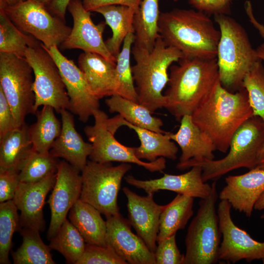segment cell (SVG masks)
<instances>
[{"instance_id": "obj_1", "label": "cell", "mask_w": 264, "mask_h": 264, "mask_svg": "<svg viewBox=\"0 0 264 264\" xmlns=\"http://www.w3.org/2000/svg\"><path fill=\"white\" fill-rule=\"evenodd\" d=\"M191 116L194 123L211 139L216 150L226 153L233 135L253 113L243 87L232 92L219 80Z\"/></svg>"}, {"instance_id": "obj_2", "label": "cell", "mask_w": 264, "mask_h": 264, "mask_svg": "<svg viewBox=\"0 0 264 264\" xmlns=\"http://www.w3.org/2000/svg\"><path fill=\"white\" fill-rule=\"evenodd\" d=\"M164 108L176 120L191 115L219 80L217 58H182L170 67Z\"/></svg>"}, {"instance_id": "obj_3", "label": "cell", "mask_w": 264, "mask_h": 264, "mask_svg": "<svg viewBox=\"0 0 264 264\" xmlns=\"http://www.w3.org/2000/svg\"><path fill=\"white\" fill-rule=\"evenodd\" d=\"M158 26L161 38L183 58H217L220 31L203 12L175 8L160 12Z\"/></svg>"}, {"instance_id": "obj_4", "label": "cell", "mask_w": 264, "mask_h": 264, "mask_svg": "<svg viewBox=\"0 0 264 264\" xmlns=\"http://www.w3.org/2000/svg\"><path fill=\"white\" fill-rule=\"evenodd\" d=\"M132 54L135 62L132 69L138 102L153 113L164 108L162 91L169 82L168 69L183 56L168 45L160 36L151 50L133 44Z\"/></svg>"}, {"instance_id": "obj_5", "label": "cell", "mask_w": 264, "mask_h": 264, "mask_svg": "<svg viewBox=\"0 0 264 264\" xmlns=\"http://www.w3.org/2000/svg\"><path fill=\"white\" fill-rule=\"evenodd\" d=\"M220 33L217 62L222 86L234 92L242 88L243 79L258 60L247 34L235 19L228 15H214Z\"/></svg>"}, {"instance_id": "obj_6", "label": "cell", "mask_w": 264, "mask_h": 264, "mask_svg": "<svg viewBox=\"0 0 264 264\" xmlns=\"http://www.w3.org/2000/svg\"><path fill=\"white\" fill-rule=\"evenodd\" d=\"M264 142V122L258 116L246 120L233 135L227 155L218 160L195 161L184 165L182 170L199 166L205 182L216 181L222 176L241 168L249 169L256 166L259 150Z\"/></svg>"}, {"instance_id": "obj_7", "label": "cell", "mask_w": 264, "mask_h": 264, "mask_svg": "<svg viewBox=\"0 0 264 264\" xmlns=\"http://www.w3.org/2000/svg\"><path fill=\"white\" fill-rule=\"evenodd\" d=\"M218 198L214 181L209 195L200 199L197 214L189 225L183 264H214L219 261L221 234L216 207Z\"/></svg>"}, {"instance_id": "obj_8", "label": "cell", "mask_w": 264, "mask_h": 264, "mask_svg": "<svg viewBox=\"0 0 264 264\" xmlns=\"http://www.w3.org/2000/svg\"><path fill=\"white\" fill-rule=\"evenodd\" d=\"M93 116L94 124L86 126L84 130L92 145L89 156L90 160L101 163H133L151 172H162L166 168L164 157H159L153 162L143 161L136 157L135 147L126 146L116 140L114 134L121 127L119 114L109 118L104 111L98 109L94 111Z\"/></svg>"}, {"instance_id": "obj_9", "label": "cell", "mask_w": 264, "mask_h": 264, "mask_svg": "<svg viewBox=\"0 0 264 264\" xmlns=\"http://www.w3.org/2000/svg\"><path fill=\"white\" fill-rule=\"evenodd\" d=\"M132 167L121 163H101L88 160L81 171L82 184L80 198L97 209L106 217L120 214L118 194L122 179Z\"/></svg>"}, {"instance_id": "obj_10", "label": "cell", "mask_w": 264, "mask_h": 264, "mask_svg": "<svg viewBox=\"0 0 264 264\" xmlns=\"http://www.w3.org/2000/svg\"><path fill=\"white\" fill-rule=\"evenodd\" d=\"M32 68L25 57L0 52V88L12 110L16 127L35 114Z\"/></svg>"}, {"instance_id": "obj_11", "label": "cell", "mask_w": 264, "mask_h": 264, "mask_svg": "<svg viewBox=\"0 0 264 264\" xmlns=\"http://www.w3.org/2000/svg\"><path fill=\"white\" fill-rule=\"evenodd\" d=\"M25 58L34 74V112L41 106H49L60 113L70 110V100L59 69L42 43L28 46Z\"/></svg>"}, {"instance_id": "obj_12", "label": "cell", "mask_w": 264, "mask_h": 264, "mask_svg": "<svg viewBox=\"0 0 264 264\" xmlns=\"http://www.w3.org/2000/svg\"><path fill=\"white\" fill-rule=\"evenodd\" d=\"M0 8L19 28L42 42L47 48L58 47L71 31L65 21L35 0H27L13 6L0 0Z\"/></svg>"}, {"instance_id": "obj_13", "label": "cell", "mask_w": 264, "mask_h": 264, "mask_svg": "<svg viewBox=\"0 0 264 264\" xmlns=\"http://www.w3.org/2000/svg\"><path fill=\"white\" fill-rule=\"evenodd\" d=\"M231 208L224 200H220L218 207L219 227L222 236L219 260L232 264L242 260L247 262L262 260L264 262V242L255 240L234 223L231 216Z\"/></svg>"}, {"instance_id": "obj_14", "label": "cell", "mask_w": 264, "mask_h": 264, "mask_svg": "<svg viewBox=\"0 0 264 264\" xmlns=\"http://www.w3.org/2000/svg\"><path fill=\"white\" fill-rule=\"evenodd\" d=\"M45 48L59 69L70 100L69 111L87 122L99 109V99L92 94L84 74L72 60L63 55L57 46Z\"/></svg>"}, {"instance_id": "obj_15", "label": "cell", "mask_w": 264, "mask_h": 264, "mask_svg": "<svg viewBox=\"0 0 264 264\" xmlns=\"http://www.w3.org/2000/svg\"><path fill=\"white\" fill-rule=\"evenodd\" d=\"M80 172L65 160L58 162L56 181L48 200L51 210L49 240L55 235L69 210L80 198L82 184Z\"/></svg>"}, {"instance_id": "obj_16", "label": "cell", "mask_w": 264, "mask_h": 264, "mask_svg": "<svg viewBox=\"0 0 264 264\" xmlns=\"http://www.w3.org/2000/svg\"><path fill=\"white\" fill-rule=\"evenodd\" d=\"M67 9L72 17L73 25L70 34L61 44L62 48L96 53L116 63L117 59L109 51L103 39L106 22L95 24L91 18L90 11L84 8L81 0H71Z\"/></svg>"}, {"instance_id": "obj_17", "label": "cell", "mask_w": 264, "mask_h": 264, "mask_svg": "<svg viewBox=\"0 0 264 264\" xmlns=\"http://www.w3.org/2000/svg\"><path fill=\"white\" fill-rule=\"evenodd\" d=\"M106 242L130 264H156L154 252L131 230L128 220L119 214L106 217Z\"/></svg>"}, {"instance_id": "obj_18", "label": "cell", "mask_w": 264, "mask_h": 264, "mask_svg": "<svg viewBox=\"0 0 264 264\" xmlns=\"http://www.w3.org/2000/svg\"><path fill=\"white\" fill-rule=\"evenodd\" d=\"M56 172L34 183L20 182L13 200L20 211V229L27 228L44 231L45 221L43 209L48 193L56 181Z\"/></svg>"}, {"instance_id": "obj_19", "label": "cell", "mask_w": 264, "mask_h": 264, "mask_svg": "<svg viewBox=\"0 0 264 264\" xmlns=\"http://www.w3.org/2000/svg\"><path fill=\"white\" fill-rule=\"evenodd\" d=\"M127 200L128 220L149 249L156 248L160 216L164 205L154 200V194L140 196L127 187L123 188Z\"/></svg>"}, {"instance_id": "obj_20", "label": "cell", "mask_w": 264, "mask_h": 264, "mask_svg": "<svg viewBox=\"0 0 264 264\" xmlns=\"http://www.w3.org/2000/svg\"><path fill=\"white\" fill-rule=\"evenodd\" d=\"M191 168L183 174H164L163 176L155 179L141 180L132 175H127L124 178L129 185L144 190L147 194L169 190L194 198H205L211 192V185L204 182L200 166H194Z\"/></svg>"}, {"instance_id": "obj_21", "label": "cell", "mask_w": 264, "mask_h": 264, "mask_svg": "<svg viewBox=\"0 0 264 264\" xmlns=\"http://www.w3.org/2000/svg\"><path fill=\"white\" fill-rule=\"evenodd\" d=\"M225 182L219 198L227 201L233 209L246 217H251L255 203L264 192V169L254 168L244 174L228 176Z\"/></svg>"}, {"instance_id": "obj_22", "label": "cell", "mask_w": 264, "mask_h": 264, "mask_svg": "<svg viewBox=\"0 0 264 264\" xmlns=\"http://www.w3.org/2000/svg\"><path fill=\"white\" fill-rule=\"evenodd\" d=\"M170 138L179 146L181 154L176 168L181 170L186 164L195 161L213 160L215 146L209 136L193 122L192 116L186 115L180 120L176 132Z\"/></svg>"}, {"instance_id": "obj_23", "label": "cell", "mask_w": 264, "mask_h": 264, "mask_svg": "<svg viewBox=\"0 0 264 264\" xmlns=\"http://www.w3.org/2000/svg\"><path fill=\"white\" fill-rule=\"evenodd\" d=\"M60 114L61 132L49 153L54 158H63L81 172L87 164L92 145L85 141L76 130L74 118L69 110H63Z\"/></svg>"}, {"instance_id": "obj_24", "label": "cell", "mask_w": 264, "mask_h": 264, "mask_svg": "<svg viewBox=\"0 0 264 264\" xmlns=\"http://www.w3.org/2000/svg\"><path fill=\"white\" fill-rule=\"evenodd\" d=\"M78 67L97 98L100 99L116 94L118 82L116 63L99 54L84 52L79 57Z\"/></svg>"}, {"instance_id": "obj_25", "label": "cell", "mask_w": 264, "mask_h": 264, "mask_svg": "<svg viewBox=\"0 0 264 264\" xmlns=\"http://www.w3.org/2000/svg\"><path fill=\"white\" fill-rule=\"evenodd\" d=\"M121 126H126L133 130L140 141V145L135 147V154L140 159L153 162L163 157L172 160L177 158L178 147L170 138L171 132L160 133L134 126L122 116Z\"/></svg>"}, {"instance_id": "obj_26", "label": "cell", "mask_w": 264, "mask_h": 264, "mask_svg": "<svg viewBox=\"0 0 264 264\" xmlns=\"http://www.w3.org/2000/svg\"><path fill=\"white\" fill-rule=\"evenodd\" d=\"M68 218L87 244L107 246L106 220L95 207L79 199L69 210Z\"/></svg>"}, {"instance_id": "obj_27", "label": "cell", "mask_w": 264, "mask_h": 264, "mask_svg": "<svg viewBox=\"0 0 264 264\" xmlns=\"http://www.w3.org/2000/svg\"><path fill=\"white\" fill-rule=\"evenodd\" d=\"M25 123L0 137V171L20 172L33 151Z\"/></svg>"}, {"instance_id": "obj_28", "label": "cell", "mask_w": 264, "mask_h": 264, "mask_svg": "<svg viewBox=\"0 0 264 264\" xmlns=\"http://www.w3.org/2000/svg\"><path fill=\"white\" fill-rule=\"evenodd\" d=\"M93 11L102 15L111 29V37L105 43L110 53L117 59L125 38L130 32L134 33L133 18L136 10L125 5H110Z\"/></svg>"}, {"instance_id": "obj_29", "label": "cell", "mask_w": 264, "mask_h": 264, "mask_svg": "<svg viewBox=\"0 0 264 264\" xmlns=\"http://www.w3.org/2000/svg\"><path fill=\"white\" fill-rule=\"evenodd\" d=\"M159 0H142L133 18V44L151 50L160 36Z\"/></svg>"}, {"instance_id": "obj_30", "label": "cell", "mask_w": 264, "mask_h": 264, "mask_svg": "<svg viewBox=\"0 0 264 264\" xmlns=\"http://www.w3.org/2000/svg\"><path fill=\"white\" fill-rule=\"evenodd\" d=\"M110 113L116 112L129 123L155 132L165 133L161 129L162 120L154 116L152 112L138 102L114 94L106 100Z\"/></svg>"}, {"instance_id": "obj_31", "label": "cell", "mask_w": 264, "mask_h": 264, "mask_svg": "<svg viewBox=\"0 0 264 264\" xmlns=\"http://www.w3.org/2000/svg\"><path fill=\"white\" fill-rule=\"evenodd\" d=\"M194 198L177 194L168 204L165 205L160 216L157 242L184 229L194 214Z\"/></svg>"}, {"instance_id": "obj_32", "label": "cell", "mask_w": 264, "mask_h": 264, "mask_svg": "<svg viewBox=\"0 0 264 264\" xmlns=\"http://www.w3.org/2000/svg\"><path fill=\"white\" fill-rule=\"evenodd\" d=\"M55 110L51 106H44L37 111L36 122L28 128L33 149L42 154L49 153L52 145L59 136L62 123L56 117Z\"/></svg>"}, {"instance_id": "obj_33", "label": "cell", "mask_w": 264, "mask_h": 264, "mask_svg": "<svg viewBox=\"0 0 264 264\" xmlns=\"http://www.w3.org/2000/svg\"><path fill=\"white\" fill-rule=\"evenodd\" d=\"M21 245L12 252L14 264H54L50 253L51 248L41 239L38 230L21 228Z\"/></svg>"}, {"instance_id": "obj_34", "label": "cell", "mask_w": 264, "mask_h": 264, "mask_svg": "<svg viewBox=\"0 0 264 264\" xmlns=\"http://www.w3.org/2000/svg\"><path fill=\"white\" fill-rule=\"evenodd\" d=\"M49 240L50 248L60 252L69 264H76L86 246L82 236L67 219L55 235Z\"/></svg>"}, {"instance_id": "obj_35", "label": "cell", "mask_w": 264, "mask_h": 264, "mask_svg": "<svg viewBox=\"0 0 264 264\" xmlns=\"http://www.w3.org/2000/svg\"><path fill=\"white\" fill-rule=\"evenodd\" d=\"M39 43L32 35L22 33L0 8V52L25 57L27 48Z\"/></svg>"}, {"instance_id": "obj_36", "label": "cell", "mask_w": 264, "mask_h": 264, "mask_svg": "<svg viewBox=\"0 0 264 264\" xmlns=\"http://www.w3.org/2000/svg\"><path fill=\"white\" fill-rule=\"evenodd\" d=\"M134 42V34L130 32L125 38L121 51L117 57L116 68L118 88L116 94L138 102V95L130 64L132 48Z\"/></svg>"}, {"instance_id": "obj_37", "label": "cell", "mask_w": 264, "mask_h": 264, "mask_svg": "<svg viewBox=\"0 0 264 264\" xmlns=\"http://www.w3.org/2000/svg\"><path fill=\"white\" fill-rule=\"evenodd\" d=\"M13 200L0 203V264H9L14 233L20 229V216Z\"/></svg>"}, {"instance_id": "obj_38", "label": "cell", "mask_w": 264, "mask_h": 264, "mask_svg": "<svg viewBox=\"0 0 264 264\" xmlns=\"http://www.w3.org/2000/svg\"><path fill=\"white\" fill-rule=\"evenodd\" d=\"M247 91L253 115L264 122V66L257 61L245 75L242 83Z\"/></svg>"}, {"instance_id": "obj_39", "label": "cell", "mask_w": 264, "mask_h": 264, "mask_svg": "<svg viewBox=\"0 0 264 264\" xmlns=\"http://www.w3.org/2000/svg\"><path fill=\"white\" fill-rule=\"evenodd\" d=\"M58 162L50 153L42 154L33 150L19 173L21 182L34 183L40 181L56 172Z\"/></svg>"}, {"instance_id": "obj_40", "label": "cell", "mask_w": 264, "mask_h": 264, "mask_svg": "<svg viewBox=\"0 0 264 264\" xmlns=\"http://www.w3.org/2000/svg\"><path fill=\"white\" fill-rule=\"evenodd\" d=\"M108 246L86 243L85 250L76 264H127Z\"/></svg>"}, {"instance_id": "obj_41", "label": "cell", "mask_w": 264, "mask_h": 264, "mask_svg": "<svg viewBox=\"0 0 264 264\" xmlns=\"http://www.w3.org/2000/svg\"><path fill=\"white\" fill-rule=\"evenodd\" d=\"M176 234L157 242L154 252L156 264H183L184 255L178 249Z\"/></svg>"}, {"instance_id": "obj_42", "label": "cell", "mask_w": 264, "mask_h": 264, "mask_svg": "<svg viewBox=\"0 0 264 264\" xmlns=\"http://www.w3.org/2000/svg\"><path fill=\"white\" fill-rule=\"evenodd\" d=\"M20 182L19 172L0 171V203L13 199Z\"/></svg>"}, {"instance_id": "obj_43", "label": "cell", "mask_w": 264, "mask_h": 264, "mask_svg": "<svg viewBox=\"0 0 264 264\" xmlns=\"http://www.w3.org/2000/svg\"><path fill=\"white\" fill-rule=\"evenodd\" d=\"M233 0H188L189 4L197 10L207 15L225 14L230 13Z\"/></svg>"}, {"instance_id": "obj_44", "label": "cell", "mask_w": 264, "mask_h": 264, "mask_svg": "<svg viewBox=\"0 0 264 264\" xmlns=\"http://www.w3.org/2000/svg\"><path fill=\"white\" fill-rule=\"evenodd\" d=\"M16 127L11 108L0 88V137Z\"/></svg>"}, {"instance_id": "obj_45", "label": "cell", "mask_w": 264, "mask_h": 264, "mask_svg": "<svg viewBox=\"0 0 264 264\" xmlns=\"http://www.w3.org/2000/svg\"><path fill=\"white\" fill-rule=\"evenodd\" d=\"M142 0H83L84 8L88 11H93L95 9L107 5H121L133 8L137 10Z\"/></svg>"}, {"instance_id": "obj_46", "label": "cell", "mask_w": 264, "mask_h": 264, "mask_svg": "<svg viewBox=\"0 0 264 264\" xmlns=\"http://www.w3.org/2000/svg\"><path fill=\"white\" fill-rule=\"evenodd\" d=\"M70 0H53L48 9L52 14L66 21V12Z\"/></svg>"}, {"instance_id": "obj_47", "label": "cell", "mask_w": 264, "mask_h": 264, "mask_svg": "<svg viewBox=\"0 0 264 264\" xmlns=\"http://www.w3.org/2000/svg\"><path fill=\"white\" fill-rule=\"evenodd\" d=\"M246 13L250 22L258 30L259 34L264 38V25L259 22L255 18L253 11L252 4L250 1H247L244 4Z\"/></svg>"}, {"instance_id": "obj_48", "label": "cell", "mask_w": 264, "mask_h": 264, "mask_svg": "<svg viewBox=\"0 0 264 264\" xmlns=\"http://www.w3.org/2000/svg\"><path fill=\"white\" fill-rule=\"evenodd\" d=\"M255 168L264 169V142L258 153Z\"/></svg>"}, {"instance_id": "obj_49", "label": "cell", "mask_w": 264, "mask_h": 264, "mask_svg": "<svg viewBox=\"0 0 264 264\" xmlns=\"http://www.w3.org/2000/svg\"><path fill=\"white\" fill-rule=\"evenodd\" d=\"M254 209L257 210H264V192L255 203Z\"/></svg>"}, {"instance_id": "obj_50", "label": "cell", "mask_w": 264, "mask_h": 264, "mask_svg": "<svg viewBox=\"0 0 264 264\" xmlns=\"http://www.w3.org/2000/svg\"><path fill=\"white\" fill-rule=\"evenodd\" d=\"M256 50L259 59L264 61V43L258 46Z\"/></svg>"}, {"instance_id": "obj_51", "label": "cell", "mask_w": 264, "mask_h": 264, "mask_svg": "<svg viewBox=\"0 0 264 264\" xmlns=\"http://www.w3.org/2000/svg\"><path fill=\"white\" fill-rule=\"evenodd\" d=\"M6 4L9 6H13L19 4L27 0H3Z\"/></svg>"}, {"instance_id": "obj_52", "label": "cell", "mask_w": 264, "mask_h": 264, "mask_svg": "<svg viewBox=\"0 0 264 264\" xmlns=\"http://www.w3.org/2000/svg\"><path fill=\"white\" fill-rule=\"evenodd\" d=\"M48 8L53 0H35Z\"/></svg>"}, {"instance_id": "obj_53", "label": "cell", "mask_w": 264, "mask_h": 264, "mask_svg": "<svg viewBox=\"0 0 264 264\" xmlns=\"http://www.w3.org/2000/svg\"><path fill=\"white\" fill-rule=\"evenodd\" d=\"M261 218L262 219L264 220V214H262V215H261Z\"/></svg>"}, {"instance_id": "obj_54", "label": "cell", "mask_w": 264, "mask_h": 264, "mask_svg": "<svg viewBox=\"0 0 264 264\" xmlns=\"http://www.w3.org/2000/svg\"><path fill=\"white\" fill-rule=\"evenodd\" d=\"M179 0H174V1H175V2H177V1H179Z\"/></svg>"}]
</instances>
